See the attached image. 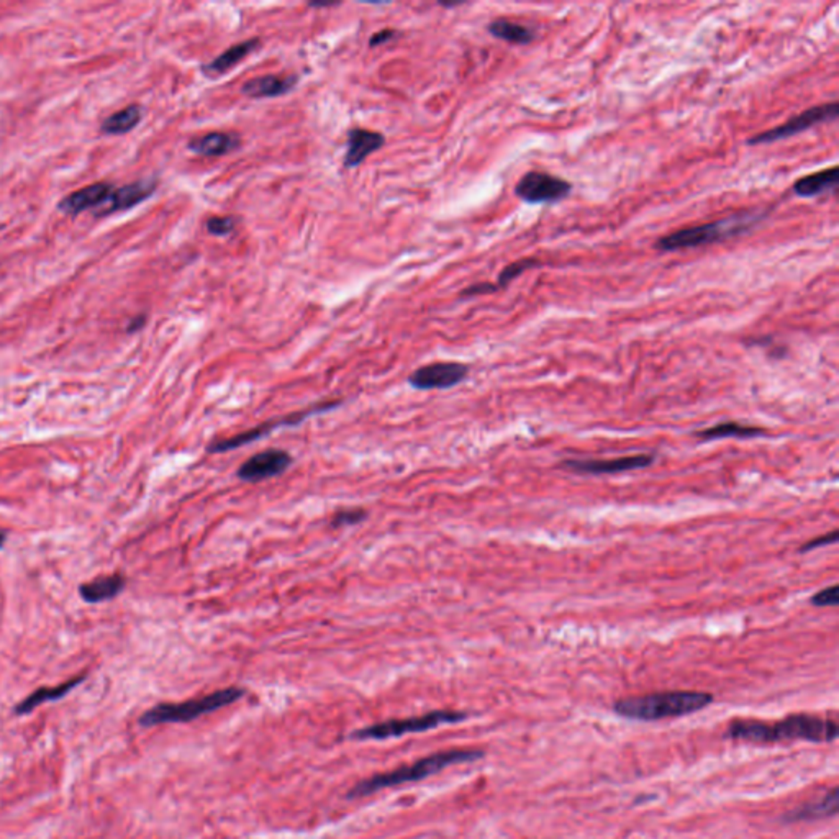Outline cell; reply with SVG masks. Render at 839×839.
Masks as SVG:
<instances>
[{
	"label": "cell",
	"mask_w": 839,
	"mask_h": 839,
	"mask_svg": "<svg viewBox=\"0 0 839 839\" xmlns=\"http://www.w3.org/2000/svg\"><path fill=\"white\" fill-rule=\"evenodd\" d=\"M261 48V38H250V40L241 41V43H237L233 45L228 50L223 51L220 56L213 58V60L204 64L202 66V72L210 78V79H215V78H220L225 72L233 70L238 62L248 58L251 53H254L256 50Z\"/></svg>",
	"instance_id": "18"
},
{
	"label": "cell",
	"mask_w": 839,
	"mask_h": 839,
	"mask_svg": "<svg viewBox=\"0 0 839 839\" xmlns=\"http://www.w3.org/2000/svg\"><path fill=\"white\" fill-rule=\"evenodd\" d=\"M341 400H328V402H320L317 405H312L309 409L299 410V411H294L290 413L287 417H280L278 420H270V421H266V423H261L258 427L251 428V430L241 431L238 435H233V436H228V438H223V440H213L207 446V451L212 453V454H221V453H228V451L238 450V448H243L246 444H251L254 441L261 440L262 436L270 435L272 431L279 430V428H284V427H295V425H300L302 421L309 420L310 417L313 415H319V413H325V411H330V410L336 409L340 407Z\"/></svg>",
	"instance_id": "7"
},
{
	"label": "cell",
	"mask_w": 839,
	"mask_h": 839,
	"mask_svg": "<svg viewBox=\"0 0 839 839\" xmlns=\"http://www.w3.org/2000/svg\"><path fill=\"white\" fill-rule=\"evenodd\" d=\"M499 287L495 284H489V282H480V284H474V286H469L468 289L462 290V297H472V295H484V294H494L497 292Z\"/></svg>",
	"instance_id": "31"
},
{
	"label": "cell",
	"mask_w": 839,
	"mask_h": 839,
	"mask_svg": "<svg viewBox=\"0 0 839 839\" xmlns=\"http://www.w3.org/2000/svg\"><path fill=\"white\" fill-rule=\"evenodd\" d=\"M768 431L764 430L762 427H756V425H744V423H738V421H723V423H719L711 428H705V430L697 431L695 436L702 441H713V440H723V438H758V436H762L766 435Z\"/></svg>",
	"instance_id": "22"
},
{
	"label": "cell",
	"mask_w": 839,
	"mask_h": 839,
	"mask_svg": "<svg viewBox=\"0 0 839 839\" xmlns=\"http://www.w3.org/2000/svg\"><path fill=\"white\" fill-rule=\"evenodd\" d=\"M297 82H299V78L295 74L260 76V78L246 80L241 86V94L250 99H274V97H280L292 92L295 89Z\"/></svg>",
	"instance_id": "14"
},
{
	"label": "cell",
	"mask_w": 839,
	"mask_h": 839,
	"mask_svg": "<svg viewBox=\"0 0 839 839\" xmlns=\"http://www.w3.org/2000/svg\"><path fill=\"white\" fill-rule=\"evenodd\" d=\"M366 510L362 509H350V510H341L338 511L333 519H331V527H350V525H356L360 523L362 519H366Z\"/></svg>",
	"instance_id": "28"
},
{
	"label": "cell",
	"mask_w": 839,
	"mask_h": 839,
	"mask_svg": "<svg viewBox=\"0 0 839 839\" xmlns=\"http://www.w3.org/2000/svg\"><path fill=\"white\" fill-rule=\"evenodd\" d=\"M384 145H386V137L379 131L353 129L348 131V143H346V154L343 160V168L345 170L358 168L370 154L379 151Z\"/></svg>",
	"instance_id": "13"
},
{
	"label": "cell",
	"mask_w": 839,
	"mask_h": 839,
	"mask_svg": "<svg viewBox=\"0 0 839 839\" xmlns=\"http://www.w3.org/2000/svg\"><path fill=\"white\" fill-rule=\"evenodd\" d=\"M237 217H212L207 220V231L213 237H228L233 231L237 230L238 225Z\"/></svg>",
	"instance_id": "27"
},
{
	"label": "cell",
	"mask_w": 839,
	"mask_h": 839,
	"mask_svg": "<svg viewBox=\"0 0 839 839\" xmlns=\"http://www.w3.org/2000/svg\"><path fill=\"white\" fill-rule=\"evenodd\" d=\"M839 170L836 166L821 170L815 174H809L802 179L795 180L793 184V194L802 199H811L818 197L821 194H827L838 187Z\"/></svg>",
	"instance_id": "19"
},
{
	"label": "cell",
	"mask_w": 839,
	"mask_h": 839,
	"mask_svg": "<svg viewBox=\"0 0 839 839\" xmlns=\"http://www.w3.org/2000/svg\"><path fill=\"white\" fill-rule=\"evenodd\" d=\"M141 119H143V109L140 105L133 104L123 111L115 112L109 119H105L100 130L107 135H125L135 130L140 125Z\"/></svg>",
	"instance_id": "25"
},
{
	"label": "cell",
	"mask_w": 839,
	"mask_h": 839,
	"mask_svg": "<svg viewBox=\"0 0 839 839\" xmlns=\"http://www.w3.org/2000/svg\"><path fill=\"white\" fill-rule=\"evenodd\" d=\"M145 323H146V317L140 315V317H137V319H133V320L130 321V325L127 327V331H129V333H135V331L141 330V328L145 327Z\"/></svg>",
	"instance_id": "33"
},
{
	"label": "cell",
	"mask_w": 839,
	"mask_h": 839,
	"mask_svg": "<svg viewBox=\"0 0 839 839\" xmlns=\"http://www.w3.org/2000/svg\"><path fill=\"white\" fill-rule=\"evenodd\" d=\"M540 266V261L536 260H519L515 261V262H510L509 266H505L502 272L499 274V280H497V287L500 289H505L509 286L511 280L517 279L519 276H521L525 270H533Z\"/></svg>",
	"instance_id": "26"
},
{
	"label": "cell",
	"mask_w": 839,
	"mask_h": 839,
	"mask_svg": "<svg viewBox=\"0 0 839 839\" xmlns=\"http://www.w3.org/2000/svg\"><path fill=\"white\" fill-rule=\"evenodd\" d=\"M156 189H158V180L153 178L137 180L133 184L123 186L120 189H113L112 197L109 199V207L104 212V215L137 207L141 202L150 199Z\"/></svg>",
	"instance_id": "17"
},
{
	"label": "cell",
	"mask_w": 839,
	"mask_h": 839,
	"mask_svg": "<svg viewBox=\"0 0 839 839\" xmlns=\"http://www.w3.org/2000/svg\"><path fill=\"white\" fill-rule=\"evenodd\" d=\"M309 5L313 9H325V7H336L340 4H336V2H310Z\"/></svg>",
	"instance_id": "34"
},
{
	"label": "cell",
	"mask_w": 839,
	"mask_h": 839,
	"mask_svg": "<svg viewBox=\"0 0 839 839\" xmlns=\"http://www.w3.org/2000/svg\"><path fill=\"white\" fill-rule=\"evenodd\" d=\"M838 541V531L833 530L828 535H823L819 538H815V540H810L800 548V552H807V551L818 550V548H823V546H828V544H835Z\"/></svg>",
	"instance_id": "30"
},
{
	"label": "cell",
	"mask_w": 839,
	"mask_h": 839,
	"mask_svg": "<svg viewBox=\"0 0 839 839\" xmlns=\"http://www.w3.org/2000/svg\"><path fill=\"white\" fill-rule=\"evenodd\" d=\"M241 146V137L238 133L231 131H212L207 135L195 137L187 143V148L192 153L204 156V158H220L227 156Z\"/></svg>",
	"instance_id": "16"
},
{
	"label": "cell",
	"mask_w": 839,
	"mask_h": 839,
	"mask_svg": "<svg viewBox=\"0 0 839 839\" xmlns=\"http://www.w3.org/2000/svg\"><path fill=\"white\" fill-rule=\"evenodd\" d=\"M292 461L294 460L287 451L278 448L260 451L241 464L237 470V476L243 482L256 484L284 474L289 469Z\"/></svg>",
	"instance_id": "11"
},
{
	"label": "cell",
	"mask_w": 839,
	"mask_h": 839,
	"mask_svg": "<svg viewBox=\"0 0 839 839\" xmlns=\"http://www.w3.org/2000/svg\"><path fill=\"white\" fill-rule=\"evenodd\" d=\"M766 219V212L756 210V212H740L735 215H729L727 219L711 221L699 227H689L682 230L674 231L666 237H662L654 248L662 251V253H672V251L689 250V248H700L707 245H715L721 241L731 240L735 237L744 235L758 227L760 221Z\"/></svg>",
	"instance_id": "3"
},
{
	"label": "cell",
	"mask_w": 839,
	"mask_h": 839,
	"mask_svg": "<svg viewBox=\"0 0 839 839\" xmlns=\"http://www.w3.org/2000/svg\"><path fill=\"white\" fill-rule=\"evenodd\" d=\"M125 589V577L121 574L104 576L80 586L79 594L87 603H100L115 599Z\"/></svg>",
	"instance_id": "21"
},
{
	"label": "cell",
	"mask_w": 839,
	"mask_h": 839,
	"mask_svg": "<svg viewBox=\"0 0 839 839\" xmlns=\"http://www.w3.org/2000/svg\"><path fill=\"white\" fill-rule=\"evenodd\" d=\"M5 538H7V536H5V533H4V531H0V550L4 548V543H5Z\"/></svg>",
	"instance_id": "35"
},
{
	"label": "cell",
	"mask_w": 839,
	"mask_h": 839,
	"mask_svg": "<svg viewBox=\"0 0 839 839\" xmlns=\"http://www.w3.org/2000/svg\"><path fill=\"white\" fill-rule=\"evenodd\" d=\"M838 102L821 104V105H817V107H810L807 111L802 112V113L795 115V117H792L789 121L782 123L779 127L754 135V137L746 141V143H748L750 146H758V145H769V143H774V141L787 140V138H792V137H795V135H799V133L810 130V129H813V127H817V125L827 123V121L836 120V119H838Z\"/></svg>",
	"instance_id": "8"
},
{
	"label": "cell",
	"mask_w": 839,
	"mask_h": 839,
	"mask_svg": "<svg viewBox=\"0 0 839 839\" xmlns=\"http://www.w3.org/2000/svg\"><path fill=\"white\" fill-rule=\"evenodd\" d=\"M466 719V713L451 711V710H436L420 717H410L403 719H389L378 725H370L368 728L358 729L351 735L353 740H390L399 738L409 733H421L428 729L438 728L441 725L458 723Z\"/></svg>",
	"instance_id": "6"
},
{
	"label": "cell",
	"mask_w": 839,
	"mask_h": 839,
	"mask_svg": "<svg viewBox=\"0 0 839 839\" xmlns=\"http://www.w3.org/2000/svg\"><path fill=\"white\" fill-rule=\"evenodd\" d=\"M838 789H831L823 799L810 802L803 809L795 810L789 815V821L799 819H818L833 817L838 813Z\"/></svg>",
	"instance_id": "24"
},
{
	"label": "cell",
	"mask_w": 839,
	"mask_h": 839,
	"mask_svg": "<svg viewBox=\"0 0 839 839\" xmlns=\"http://www.w3.org/2000/svg\"><path fill=\"white\" fill-rule=\"evenodd\" d=\"M728 736L760 744L793 740L829 743L838 738V725L833 719L807 713L790 715L774 725L758 719H736L729 725Z\"/></svg>",
	"instance_id": "1"
},
{
	"label": "cell",
	"mask_w": 839,
	"mask_h": 839,
	"mask_svg": "<svg viewBox=\"0 0 839 839\" xmlns=\"http://www.w3.org/2000/svg\"><path fill=\"white\" fill-rule=\"evenodd\" d=\"M484 756L482 751L476 750H450L435 752L431 756H427L423 760H417L409 766H402L399 769L384 772L372 776L370 779L362 780L356 784L351 790L350 797H366L372 795L379 790L389 789L402 784L409 782H419L421 779H427L433 774L446 769L454 764H462V762H474Z\"/></svg>",
	"instance_id": "4"
},
{
	"label": "cell",
	"mask_w": 839,
	"mask_h": 839,
	"mask_svg": "<svg viewBox=\"0 0 839 839\" xmlns=\"http://www.w3.org/2000/svg\"><path fill=\"white\" fill-rule=\"evenodd\" d=\"M810 603L815 607H836L839 603L838 586H831L811 595Z\"/></svg>",
	"instance_id": "29"
},
{
	"label": "cell",
	"mask_w": 839,
	"mask_h": 839,
	"mask_svg": "<svg viewBox=\"0 0 839 839\" xmlns=\"http://www.w3.org/2000/svg\"><path fill=\"white\" fill-rule=\"evenodd\" d=\"M468 376L469 366L462 362H431L413 370L409 384L417 390H446L460 386Z\"/></svg>",
	"instance_id": "10"
},
{
	"label": "cell",
	"mask_w": 839,
	"mask_h": 839,
	"mask_svg": "<svg viewBox=\"0 0 839 839\" xmlns=\"http://www.w3.org/2000/svg\"><path fill=\"white\" fill-rule=\"evenodd\" d=\"M574 186L569 180L558 178L550 172L530 170L519 178L515 186V195L525 204H554L569 197Z\"/></svg>",
	"instance_id": "9"
},
{
	"label": "cell",
	"mask_w": 839,
	"mask_h": 839,
	"mask_svg": "<svg viewBox=\"0 0 839 839\" xmlns=\"http://www.w3.org/2000/svg\"><path fill=\"white\" fill-rule=\"evenodd\" d=\"M243 695H245V690L240 687H227V689L212 692L209 695L186 700L179 703H160L141 715L140 725L150 728V727L170 725V723H187L204 715L213 713L223 707H228L231 703L238 702Z\"/></svg>",
	"instance_id": "5"
},
{
	"label": "cell",
	"mask_w": 839,
	"mask_h": 839,
	"mask_svg": "<svg viewBox=\"0 0 839 839\" xmlns=\"http://www.w3.org/2000/svg\"><path fill=\"white\" fill-rule=\"evenodd\" d=\"M711 702L713 697L707 692L672 690L621 699L613 703V710L623 719L660 721L695 713L705 709Z\"/></svg>",
	"instance_id": "2"
},
{
	"label": "cell",
	"mask_w": 839,
	"mask_h": 839,
	"mask_svg": "<svg viewBox=\"0 0 839 839\" xmlns=\"http://www.w3.org/2000/svg\"><path fill=\"white\" fill-rule=\"evenodd\" d=\"M113 189L115 187L111 184H107V182H97V184H92V186H87L84 189L76 190L70 195H66L64 199L61 200L58 207H60L61 212H64L68 215H78V213H82L86 210L100 207L105 202H109Z\"/></svg>",
	"instance_id": "15"
},
{
	"label": "cell",
	"mask_w": 839,
	"mask_h": 839,
	"mask_svg": "<svg viewBox=\"0 0 839 839\" xmlns=\"http://www.w3.org/2000/svg\"><path fill=\"white\" fill-rule=\"evenodd\" d=\"M84 679H86V676L82 674L79 677H74V679L68 680L61 685H56V687H40V689H37L33 694H30L27 699L21 700V703L15 707V713L17 715H29L33 710L38 709L40 705L46 703V702H56V700L62 699L70 694L71 690L76 689L80 682H84Z\"/></svg>",
	"instance_id": "20"
},
{
	"label": "cell",
	"mask_w": 839,
	"mask_h": 839,
	"mask_svg": "<svg viewBox=\"0 0 839 839\" xmlns=\"http://www.w3.org/2000/svg\"><path fill=\"white\" fill-rule=\"evenodd\" d=\"M487 31L499 40L507 41L511 45H519V46L530 45L531 41L536 38V31L530 27L521 25L517 21H507V19L490 21L487 25Z\"/></svg>",
	"instance_id": "23"
},
{
	"label": "cell",
	"mask_w": 839,
	"mask_h": 839,
	"mask_svg": "<svg viewBox=\"0 0 839 839\" xmlns=\"http://www.w3.org/2000/svg\"><path fill=\"white\" fill-rule=\"evenodd\" d=\"M399 35V31L392 30V29H384V30L378 31L370 37V48H376V46H380V45H386L389 41L394 40L395 37Z\"/></svg>",
	"instance_id": "32"
},
{
	"label": "cell",
	"mask_w": 839,
	"mask_h": 839,
	"mask_svg": "<svg viewBox=\"0 0 839 839\" xmlns=\"http://www.w3.org/2000/svg\"><path fill=\"white\" fill-rule=\"evenodd\" d=\"M652 454H635V456H623L613 460H568L561 462L562 469L576 472V474H592V476H603V474H621L628 470L644 469L650 468L654 462Z\"/></svg>",
	"instance_id": "12"
}]
</instances>
